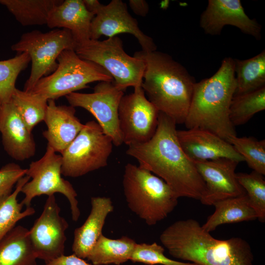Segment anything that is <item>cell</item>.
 <instances>
[{
    "mask_svg": "<svg viewBox=\"0 0 265 265\" xmlns=\"http://www.w3.org/2000/svg\"><path fill=\"white\" fill-rule=\"evenodd\" d=\"M0 133L4 150L14 159L23 161L34 156L33 136L11 100L0 106Z\"/></svg>",
    "mask_w": 265,
    "mask_h": 265,
    "instance_id": "cell-18",
    "label": "cell"
},
{
    "mask_svg": "<svg viewBox=\"0 0 265 265\" xmlns=\"http://www.w3.org/2000/svg\"><path fill=\"white\" fill-rule=\"evenodd\" d=\"M86 9L95 15L101 3L97 0H82Z\"/></svg>",
    "mask_w": 265,
    "mask_h": 265,
    "instance_id": "cell-37",
    "label": "cell"
},
{
    "mask_svg": "<svg viewBox=\"0 0 265 265\" xmlns=\"http://www.w3.org/2000/svg\"><path fill=\"white\" fill-rule=\"evenodd\" d=\"M60 212L54 195L49 196L41 214L29 230L35 254L45 263L64 255L65 232L69 224Z\"/></svg>",
    "mask_w": 265,
    "mask_h": 265,
    "instance_id": "cell-13",
    "label": "cell"
},
{
    "mask_svg": "<svg viewBox=\"0 0 265 265\" xmlns=\"http://www.w3.org/2000/svg\"><path fill=\"white\" fill-rule=\"evenodd\" d=\"M176 123L159 112L158 126L148 141L128 146L126 154L139 166L162 179L176 195L200 200L205 184L195 164L185 154L177 136Z\"/></svg>",
    "mask_w": 265,
    "mask_h": 265,
    "instance_id": "cell-1",
    "label": "cell"
},
{
    "mask_svg": "<svg viewBox=\"0 0 265 265\" xmlns=\"http://www.w3.org/2000/svg\"><path fill=\"white\" fill-rule=\"evenodd\" d=\"M159 111L148 100L141 86L122 97L119 106V125L123 142L128 146L144 143L155 134Z\"/></svg>",
    "mask_w": 265,
    "mask_h": 265,
    "instance_id": "cell-12",
    "label": "cell"
},
{
    "mask_svg": "<svg viewBox=\"0 0 265 265\" xmlns=\"http://www.w3.org/2000/svg\"><path fill=\"white\" fill-rule=\"evenodd\" d=\"M164 247L156 242L136 243L130 261L147 265H196L169 259L164 255Z\"/></svg>",
    "mask_w": 265,
    "mask_h": 265,
    "instance_id": "cell-33",
    "label": "cell"
},
{
    "mask_svg": "<svg viewBox=\"0 0 265 265\" xmlns=\"http://www.w3.org/2000/svg\"><path fill=\"white\" fill-rule=\"evenodd\" d=\"M130 6L136 15L142 17L146 16L149 10L148 3L144 0H130Z\"/></svg>",
    "mask_w": 265,
    "mask_h": 265,
    "instance_id": "cell-36",
    "label": "cell"
},
{
    "mask_svg": "<svg viewBox=\"0 0 265 265\" xmlns=\"http://www.w3.org/2000/svg\"><path fill=\"white\" fill-rule=\"evenodd\" d=\"M27 168L15 163H8L0 169V200L12 192L14 186L26 175Z\"/></svg>",
    "mask_w": 265,
    "mask_h": 265,
    "instance_id": "cell-34",
    "label": "cell"
},
{
    "mask_svg": "<svg viewBox=\"0 0 265 265\" xmlns=\"http://www.w3.org/2000/svg\"><path fill=\"white\" fill-rule=\"evenodd\" d=\"M215 210L202 225L210 233L219 225L254 220L257 214L250 204L247 195L219 201L213 205Z\"/></svg>",
    "mask_w": 265,
    "mask_h": 265,
    "instance_id": "cell-23",
    "label": "cell"
},
{
    "mask_svg": "<svg viewBox=\"0 0 265 265\" xmlns=\"http://www.w3.org/2000/svg\"><path fill=\"white\" fill-rule=\"evenodd\" d=\"M237 180L246 192L257 219L265 221V180L264 175L253 171L250 173H236Z\"/></svg>",
    "mask_w": 265,
    "mask_h": 265,
    "instance_id": "cell-32",
    "label": "cell"
},
{
    "mask_svg": "<svg viewBox=\"0 0 265 265\" xmlns=\"http://www.w3.org/2000/svg\"><path fill=\"white\" fill-rule=\"evenodd\" d=\"M77 46L71 31L65 28L47 32L34 30L24 33L19 41L11 46L12 50L18 54L26 53L30 58V74L23 90L30 92L40 79L53 72L62 52L75 51Z\"/></svg>",
    "mask_w": 265,
    "mask_h": 265,
    "instance_id": "cell-8",
    "label": "cell"
},
{
    "mask_svg": "<svg viewBox=\"0 0 265 265\" xmlns=\"http://www.w3.org/2000/svg\"><path fill=\"white\" fill-rule=\"evenodd\" d=\"M71 106L56 105L54 100L48 101L44 121L47 129L43 132L48 146L61 154L84 127L75 115Z\"/></svg>",
    "mask_w": 265,
    "mask_h": 265,
    "instance_id": "cell-19",
    "label": "cell"
},
{
    "mask_svg": "<svg viewBox=\"0 0 265 265\" xmlns=\"http://www.w3.org/2000/svg\"><path fill=\"white\" fill-rule=\"evenodd\" d=\"M120 33L133 35L143 52L157 50L153 39L141 30L137 21L129 13L126 3L112 0L107 5L101 4L91 22L90 39L98 40L102 35L110 37Z\"/></svg>",
    "mask_w": 265,
    "mask_h": 265,
    "instance_id": "cell-14",
    "label": "cell"
},
{
    "mask_svg": "<svg viewBox=\"0 0 265 265\" xmlns=\"http://www.w3.org/2000/svg\"><path fill=\"white\" fill-rule=\"evenodd\" d=\"M253 171L265 175V140L249 136L232 137L229 141Z\"/></svg>",
    "mask_w": 265,
    "mask_h": 265,
    "instance_id": "cell-31",
    "label": "cell"
},
{
    "mask_svg": "<svg viewBox=\"0 0 265 265\" xmlns=\"http://www.w3.org/2000/svg\"><path fill=\"white\" fill-rule=\"evenodd\" d=\"M111 138L94 120L84 124L70 145L60 154L61 173L76 178L106 166L112 152Z\"/></svg>",
    "mask_w": 265,
    "mask_h": 265,
    "instance_id": "cell-9",
    "label": "cell"
},
{
    "mask_svg": "<svg viewBox=\"0 0 265 265\" xmlns=\"http://www.w3.org/2000/svg\"></svg>",
    "mask_w": 265,
    "mask_h": 265,
    "instance_id": "cell-38",
    "label": "cell"
},
{
    "mask_svg": "<svg viewBox=\"0 0 265 265\" xmlns=\"http://www.w3.org/2000/svg\"><path fill=\"white\" fill-rule=\"evenodd\" d=\"M11 101L30 132H32L37 125L44 121L48 106L47 100L16 88Z\"/></svg>",
    "mask_w": 265,
    "mask_h": 265,
    "instance_id": "cell-28",
    "label": "cell"
},
{
    "mask_svg": "<svg viewBox=\"0 0 265 265\" xmlns=\"http://www.w3.org/2000/svg\"><path fill=\"white\" fill-rule=\"evenodd\" d=\"M90 212L83 224L74 233L72 249L77 256L86 259L100 236L108 215L114 207L111 199L106 197H93Z\"/></svg>",
    "mask_w": 265,
    "mask_h": 265,
    "instance_id": "cell-20",
    "label": "cell"
},
{
    "mask_svg": "<svg viewBox=\"0 0 265 265\" xmlns=\"http://www.w3.org/2000/svg\"><path fill=\"white\" fill-rule=\"evenodd\" d=\"M124 91L113 81H100L91 93L73 92L66 98L70 105L82 107L96 119L104 133L109 136L114 145L123 143L119 125L118 109Z\"/></svg>",
    "mask_w": 265,
    "mask_h": 265,
    "instance_id": "cell-11",
    "label": "cell"
},
{
    "mask_svg": "<svg viewBox=\"0 0 265 265\" xmlns=\"http://www.w3.org/2000/svg\"><path fill=\"white\" fill-rule=\"evenodd\" d=\"M145 65L141 87L148 100L176 124H184L196 83L186 68L159 51L136 52Z\"/></svg>",
    "mask_w": 265,
    "mask_h": 265,
    "instance_id": "cell-3",
    "label": "cell"
},
{
    "mask_svg": "<svg viewBox=\"0 0 265 265\" xmlns=\"http://www.w3.org/2000/svg\"><path fill=\"white\" fill-rule=\"evenodd\" d=\"M226 25L259 40L262 26L246 14L240 0H209L200 16V26L207 34L219 35Z\"/></svg>",
    "mask_w": 265,
    "mask_h": 265,
    "instance_id": "cell-16",
    "label": "cell"
},
{
    "mask_svg": "<svg viewBox=\"0 0 265 265\" xmlns=\"http://www.w3.org/2000/svg\"><path fill=\"white\" fill-rule=\"evenodd\" d=\"M177 136L183 151L193 161L220 159L244 161L231 144L209 131L197 128L177 130Z\"/></svg>",
    "mask_w": 265,
    "mask_h": 265,
    "instance_id": "cell-17",
    "label": "cell"
},
{
    "mask_svg": "<svg viewBox=\"0 0 265 265\" xmlns=\"http://www.w3.org/2000/svg\"><path fill=\"white\" fill-rule=\"evenodd\" d=\"M159 239L172 257L196 265H253L252 249L245 239H216L194 219L173 223Z\"/></svg>",
    "mask_w": 265,
    "mask_h": 265,
    "instance_id": "cell-2",
    "label": "cell"
},
{
    "mask_svg": "<svg viewBox=\"0 0 265 265\" xmlns=\"http://www.w3.org/2000/svg\"><path fill=\"white\" fill-rule=\"evenodd\" d=\"M122 184L129 208L148 225L164 219L178 205V198L170 187L139 165H125Z\"/></svg>",
    "mask_w": 265,
    "mask_h": 265,
    "instance_id": "cell-5",
    "label": "cell"
},
{
    "mask_svg": "<svg viewBox=\"0 0 265 265\" xmlns=\"http://www.w3.org/2000/svg\"><path fill=\"white\" fill-rule=\"evenodd\" d=\"M265 109V87L249 93L234 96L229 118L235 127L247 123L255 114Z\"/></svg>",
    "mask_w": 265,
    "mask_h": 265,
    "instance_id": "cell-29",
    "label": "cell"
},
{
    "mask_svg": "<svg viewBox=\"0 0 265 265\" xmlns=\"http://www.w3.org/2000/svg\"><path fill=\"white\" fill-rule=\"evenodd\" d=\"M62 157L47 145L43 156L32 161L26 175L30 178L22 187L21 192L25 197L21 202L26 207L30 206L32 200L42 195L49 196L59 193L68 199L73 221L78 220L80 214L78 194L72 185L62 177Z\"/></svg>",
    "mask_w": 265,
    "mask_h": 265,
    "instance_id": "cell-10",
    "label": "cell"
},
{
    "mask_svg": "<svg viewBox=\"0 0 265 265\" xmlns=\"http://www.w3.org/2000/svg\"><path fill=\"white\" fill-rule=\"evenodd\" d=\"M236 87L234 59L227 57L213 75L195 83L184 122L186 128L206 130L228 142L237 136L229 118Z\"/></svg>",
    "mask_w": 265,
    "mask_h": 265,
    "instance_id": "cell-4",
    "label": "cell"
},
{
    "mask_svg": "<svg viewBox=\"0 0 265 265\" xmlns=\"http://www.w3.org/2000/svg\"><path fill=\"white\" fill-rule=\"evenodd\" d=\"M75 51L80 58L93 62L105 69L119 89L125 91L128 87L141 86L145 63L140 58L128 55L118 36L103 41L89 39L77 45Z\"/></svg>",
    "mask_w": 265,
    "mask_h": 265,
    "instance_id": "cell-7",
    "label": "cell"
},
{
    "mask_svg": "<svg viewBox=\"0 0 265 265\" xmlns=\"http://www.w3.org/2000/svg\"><path fill=\"white\" fill-rule=\"evenodd\" d=\"M63 0H0L23 26L47 25L52 10Z\"/></svg>",
    "mask_w": 265,
    "mask_h": 265,
    "instance_id": "cell-25",
    "label": "cell"
},
{
    "mask_svg": "<svg viewBox=\"0 0 265 265\" xmlns=\"http://www.w3.org/2000/svg\"><path fill=\"white\" fill-rule=\"evenodd\" d=\"M194 162L205 184V191L200 200L202 204L213 205L222 200L246 194L236 177L238 162L220 159Z\"/></svg>",
    "mask_w": 265,
    "mask_h": 265,
    "instance_id": "cell-15",
    "label": "cell"
},
{
    "mask_svg": "<svg viewBox=\"0 0 265 265\" xmlns=\"http://www.w3.org/2000/svg\"><path fill=\"white\" fill-rule=\"evenodd\" d=\"M30 180L25 175L16 184L13 191L0 200V241L15 227L20 220L32 215L35 209L31 206L22 211L24 205L19 203L17 197L23 186Z\"/></svg>",
    "mask_w": 265,
    "mask_h": 265,
    "instance_id": "cell-27",
    "label": "cell"
},
{
    "mask_svg": "<svg viewBox=\"0 0 265 265\" xmlns=\"http://www.w3.org/2000/svg\"><path fill=\"white\" fill-rule=\"evenodd\" d=\"M236 87L234 96L265 87V51L245 60L234 59Z\"/></svg>",
    "mask_w": 265,
    "mask_h": 265,
    "instance_id": "cell-26",
    "label": "cell"
},
{
    "mask_svg": "<svg viewBox=\"0 0 265 265\" xmlns=\"http://www.w3.org/2000/svg\"><path fill=\"white\" fill-rule=\"evenodd\" d=\"M29 230L15 226L0 241V265H37Z\"/></svg>",
    "mask_w": 265,
    "mask_h": 265,
    "instance_id": "cell-22",
    "label": "cell"
},
{
    "mask_svg": "<svg viewBox=\"0 0 265 265\" xmlns=\"http://www.w3.org/2000/svg\"><path fill=\"white\" fill-rule=\"evenodd\" d=\"M43 265H91L85 261L83 259L77 256L74 254L66 256L63 255L52 260Z\"/></svg>",
    "mask_w": 265,
    "mask_h": 265,
    "instance_id": "cell-35",
    "label": "cell"
},
{
    "mask_svg": "<svg viewBox=\"0 0 265 265\" xmlns=\"http://www.w3.org/2000/svg\"><path fill=\"white\" fill-rule=\"evenodd\" d=\"M57 63L55 71L40 79L29 92L48 101L88 88V84L91 82L114 81L103 67L80 58L74 50L62 52Z\"/></svg>",
    "mask_w": 265,
    "mask_h": 265,
    "instance_id": "cell-6",
    "label": "cell"
},
{
    "mask_svg": "<svg viewBox=\"0 0 265 265\" xmlns=\"http://www.w3.org/2000/svg\"><path fill=\"white\" fill-rule=\"evenodd\" d=\"M136 243L127 236L111 239L102 234L86 259L93 265H120L130 260Z\"/></svg>",
    "mask_w": 265,
    "mask_h": 265,
    "instance_id": "cell-24",
    "label": "cell"
},
{
    "mask_svg": "<svg viewBox=\"0 0 265 265\" xmlns=\"http://www.w3.org/2000/svg\"><path fill=\"white\" fill-rule=\"evenodd\" d=\"M30 62V58L26 53L0 60V106L10 101L19 75L27 68Z\"/></svg>",
    "mask_w": 265,
    "mask_h": 265,
    "instance_id": "cell-30",
    "label": "cell"
},
{
    "mask_svg": "<svg viewBox=\"0 0 265 265\" xmlns=\"http://www.w3.org/2000/svg\"><path fill=\"white\" fill-rule=\"evenodd\" d=\"M94 16L86 9L82 0H65L52 10L47 25L51 28L70 30L78 45L90 39V26Z\"/></svg>",
    "mask_w": 265,
    "mask_h": 265,
    "instance_id": "cell-21",
    "label": "cell"
}]
</instances>
